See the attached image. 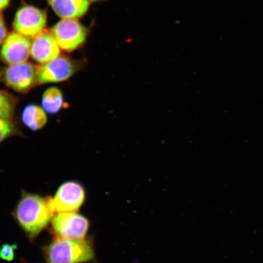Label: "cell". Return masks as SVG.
<instances>
[{"mask_svg": "<svg viewBox=\"0 0 263 263\" xmlns=\"http://www.w3.org/2000/svg\"><path fill=\"white\" fill-rule=\"evenodd\" d=\"M55 215L52 197H43L23 191L13 215L30 239H34L51 222Z\"/></svg>", "mask_w": 263, "mask_h": 263, "instance_id": "obj_1", "label": "cell"}, {"mask_svg": "<svg viewBox=\"0 0 263 263\" xmlns=\"http://www.w3.org/2000/svg\"><path fill=\"white\" fill-rule=\"evenodd\" d=\"M44 254L48 263H81L95 258L93 244L89 240H70L59 237L46 247Z\"/></svg>", "mask_w": 263, "mask_h": 263, "instance_id": "obj_2", "label": "cell"}, {"mask_svg": "<svg viewBox=\"0 0 263 263\" xmlns=\"http://www.w3.org/2000/svg\"><path fill=\"white\" fill-rule=\"evenodd\" d=\"M37 66L28 62L9 65L1 72L0 78L13 90L26 93L38 85Z\"/></svg>", "mask_w": 263, "mask_h": 263, "instance_id": "obj_3", "label": "cell"}, {"mask_svg": "<svg viewBox=\"0 0 263 263\" xmlns=\"http://www.w3.org/2000/svg\"><path fill=\"white\" fill-rule=\"evenodd\" d=\"M51 223L55 237L70 240L84 239L89 228L88 220L77 213L55 214Z\"/></svg>", "mask_w": 263, "mask_h": 263, "instance_id": "obj_4", "label": "cell"}, {"mask_svg": "<svg viewBox=\"0 0 263 263\" xmlns=\"http://www.w3.org/2000/svg\"><path fill=\"white\" fill-rule=\"evenodd\" d=\"M51 34L61 49L73 51L86 40L87 29L76 19H63L52 28Z\"/></svg>", "mask_w": 263, "mask_h": 263, "instance_id": "obj_5", "label": "cell"}, {"mask_svg": "<svg viewBox=\"0 0 263 263\" xmlns=\"http://www.w3.org/2000/svg\"><path fill=\"white\" fill-rule=\"evenodd\" d=\"M47 14L32 6H24L16 12L14 24L15 32L28 39H34L45 30Z\"/></svg>", "mask_w": 263, "mask_h": 263, "instance_id": "obj_6", "label": "cell"}, {"mask_svg": "<svg viewBox=\"0 0 263 263\" xmlns=\"http://www.w3.org/2000/svg\"><path fill=\"white\" fill-rule=\"evenodd\" d=\"M85 200V192L81 184L68 181L59 186L54 197H52V207L55 214L77 213Z\"/></svg>", "mask_w": 263, "mask_h": 263, "instance_id": "obj_7", "label": "cell"}, {"mask_svg": "<svg viewBox=\"0 0 263 263\" xmlns=\"http://www.w3.org/2000/svg\"><path fill=\"white\" fill-rule=\"evenodd\" d=\"M80 68L78 62L68 58L59 57L47 64L37 66L38 85L67 81Z\"/></svg>", "mask_w": 263, "mask_h": 263, "instance_id": "obj_8", "label": "cell"}, {"mask_svg": "<svg viewBox=\"0 0 263 263\" xmlns=\"http://www.w3.org/2000/svg\"><path fill=\"white\" fill-rule=\"evenodd\" d=\"M31 42L29 39L14 32L3 42L0 57L9 65L24 63L31 55Z\"/></svg>", "mask_w": 263, "mask_h": 263, "instance_id": "obj_9", "label": "cell"}, {"mask_svg": "<svg viewBox=\"0 0 263 263\" xmlns=\"http://www.w3.org/2000/svg\"><path fill=\"white\" fill-rule=\"evenodd\" d=\"M61 55V48L51 32L44 30L31 42V55L41 65L54 60Z\"/></svg>", "mask_w": 263, "mask_h": 263, "instance_id": "obj_10", "label": "cell"}, {"mask_svg": "<svg viewBox=\"0 0 263 263\" xmlns=\"http://www.w3.org/2000/svg\"><path fill=\"white\" fill-rule=\"evenodd\" d=\"M49 5L58 16L63 19L81 17L89 8L88 0H49Z\"/></svg>", "mask_w": 263, "mask_h": 263, "instance_id": "obj_11", "label": "cell"}, {"mask_svg": "<svg viewBox=\"0 0 263 263\" xmlns=\"http://www.w3.org/2000/svg\"><path fill=\"white\" fill-rule=\"evenodd\" d=\"M22 119L25 126L33 131L42 129L47 123L46 111L35 104H29L25 107Z\"/></svg>", "mask_w": 263, "mask_h": 263, "instance_id": "obj_12", "label": "cell"}, {"mask_svg": "<svg viewBox=\"0 0 263 263\" xmlns=\"http://www.w3.org/2000/svg\"><path fill=\"white\" fill-rule=\"evenodd\" d=\"M64 98L62 91L57 87H50L43 94L42 106L46 112L55 114L64 107Z\"/></svg>", "mask_w": 263, "mask_h": 263, "instance_id": "obj_13", "label": "cell"}, {"mask_svg": "<svg viewBox=\"0 0 263 263\" xmlns=\"http://www.w3.org/2000/svg\"><path fill=\"white\" fill-rule=\"evenodd\" d=\"M17 100L8 92L0 90V118L14 120Z\"/></svg>", "mask_w": 263, "mask_h": 263, "instance_id": "obj_14", "label": "cell"}, {"mask_svg": "<svg viewBox=\"0 0 263 263\" xmlns=\"http://www.w3.org/2000/svg\"><path fill=\"white\" fill-rule=\"evenodd\" d=\"M20 133L14 120L0 118V144L10 137L18 136Z\"/></svg>", "mask_w": 263, "mask_h": 263, "instance_id": "obj_15", "label": "cell"}, {"mask_svg": "<svg viewBox=\"0 0 263 263\" xmlns=\"http://www.w3.org/2000/svg\"><path fill=\"white\" fill-rule=\"evenodd\" d=\"M15 245L5 244L0 248V258L11 261L14 258Z\"/></svg>", "mask_w": 263, "mask_h": 263, "instance_id": "obj_16", "label": "cell"}, {"mask_svg": "<svg viewBox=\"0 0 263 263\" xmlns=\"http://www.w3.org/2000/svg\"><path fill=\"white\" fill-rule=\"evenodd\" d=\"M7 37V29H6L4 19L0 14V45L5 42Z\"/></svg>", "mask_w": 263, "mask_h": 263, "instance_id": "obj_17", "label": "cell"}, {"mask_svg": "<svg viewBox=\"0 0 263 263\" xmlns=\"http://www.w3.org/2000/svg\"><path fill=\"white\" fill-rule=\"evenodd\" d=\"M10 1L11 0H0V12L8 7Z\"/></svg>", "mask_w": 263, "mask_h": 263, "instance_id": "obj_18", "label": "cell"}, {"mask_svg": "<svg viewBox=\"0 0 263 263\" xmlns=\"http://www.w3.org/2000/svg\"><path fill=\"white\" fill-rule=\"evenodd\" d=\"M90 2H97L101 1V0H88Z\"/></svg>", "mask_w": 263, "mask_h": 263, "instance_id": "obj_19", "label": "cell"}]
</instances>
